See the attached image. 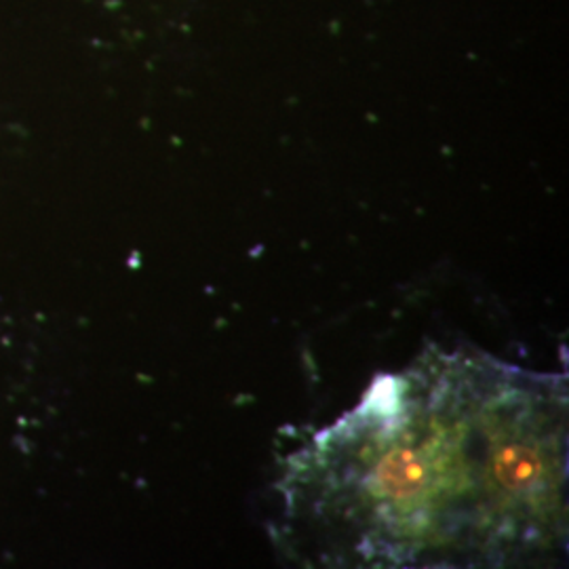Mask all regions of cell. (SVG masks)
Returning a JSON list of instances; mask_svg holds the SVG:
<instances>
[{"label":"cell","instance_id":"1","mask_svg":"<svg viewBox=\"0 0 569 569\" xmlns=\"http://www.w3.org/2000/svg\"><path fill=\"white\" fill-rule=\"evenodd\" d=\"M289 542L326 566L505 568L568 542L566 378L430 348L289 458Z\"/></svg>","mask_w":569,"mask_h":569}]
</instances>
